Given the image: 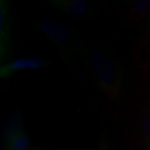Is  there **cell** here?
<instances>
[{"label":"cell","mask_w":150,"mask_h":150,"mask_svg":"<svg viewBox=\"0 0 150 150\" xmlns=\"http://www.w3.org/2000/svg\"><path fill=\"white\" fill-rule=\"evenodd\" d=\"M89 61L102 92L109 99H117L121 91V81L113 61L99 49H91Z\"/></svg>","instance_id":"1"},{"label":"cell","mask_w":150,"mask_h":150,"mask_svg":"<svg viewBox=\"0 0 150 150\" xmlns=\"http://www.w3.org/2000/svg\"><path fill=\"white\" fill-rule=\"evenodd\" d=\"M36 27L58 45H66L67 42H69L71 38L69 28L64 23L52 19L38 21L36 23Z\"/></svg>","instance_id":"2"},{"label":"cell","mask_w":150,"mask_h":150,"mask_svg":"<svg viewBox=\"0 0 150 150\" xmlns=\"http://www.w3.org/2000/svg\"><path fill=\"white\" fill-rule=\"evenodd\" d=\"M47 61L40 58V57H23L18 58L10 61L9 64H4L0 68V75L1 77H9L17 71H23V70H35L42 68Z\"/></svg>","instance_id":"3"},{"label":"cell","mask_w":150,"mask_h":150,"mask_svg":"<svg viewBox=\"0 0 150 150\" xmlns=\"http://www.w3.org/2000/svg\"><path fill=\"white\" fill-rule=\"evenodd\" d=\"M6 150H27L29 138L19 123L12 122L7 127L5 139Z\"/></svg>","instance_id":"4"},{"label":"cell","mask_w":150,"mask_h":150,"mask_svg":"<svg viewBox=\"0 0 150 150\" xmlns=\"http://www.w3.org/2000/svg\"><path fill=\"white\" fill-rule=\"evenodd\" d=\"M50 6L62 11L64 15L70 17H83L89 11V2L87 0H52Z\"/></svg>","instance_id":"5"},{"label":"cell","mask_w":150,"mask_h":150,"mask_svg":"<svg viewBox=\"0 0 150 150\" xmlns=\"http://www.w3.org/2000/svg\"><path fill=\"white\" fill-rule=\"evenodd\" d=\"M9 21H8V10L4 1L0 5V42H1V52L7 48V43L9 41Z\"/></svg>","instance_id":"6"},{"label":"cell","mask_w":150,"mask_h":150,"mask_svg":"<svg viewBox=\"0 0 150 150\" xmlns=\"http://www.w3.org/2000/svg\"><path fill=\"white\" fill-rule=\"evenodd\" d=\"M150 13V0H138L132 6V16L142 18Z\"/></svg>","instance_id":"7"},{"label":"cell","mask_w":150,"mask_h":150,"mask_svg":"<svg viewBox=\"0 0 150 150\" xmlns=\"http://www.w3.org/2000/svg\"><path fill=\"white\" fill-rule=\"evenodd\" d=\"M144 132H145L147 144L150 147V108L146 112L145 118H144Z\"/></svg>","instance_id":"8"},{"label":"cell","mask_w":150,"mask_h":150,"mask_svg":"<svg viewBox=\"0 0 150 150\" xmlns=\"http://www.w3.org/2000/svg\"><path fill=\"white\" fill-rule=\"evenodd\" d=\"M98 150H108L106 144H105V142H101L100 146H99V148H98Z\"/></svg>","instance_id":"9"},{"label":"cell","mask_w":150,"mask_h":150,"mask_svg":"<svg viewBox=\"0 0 150 150\" xmlns=\"http://www.w3.org/2000/svg\"><path fill=\"white\" fill-rule=\"evenodd\" d=\"M32 150H43V149H32Z\"/></svg>","instance_id":"10"}]
</instances>
